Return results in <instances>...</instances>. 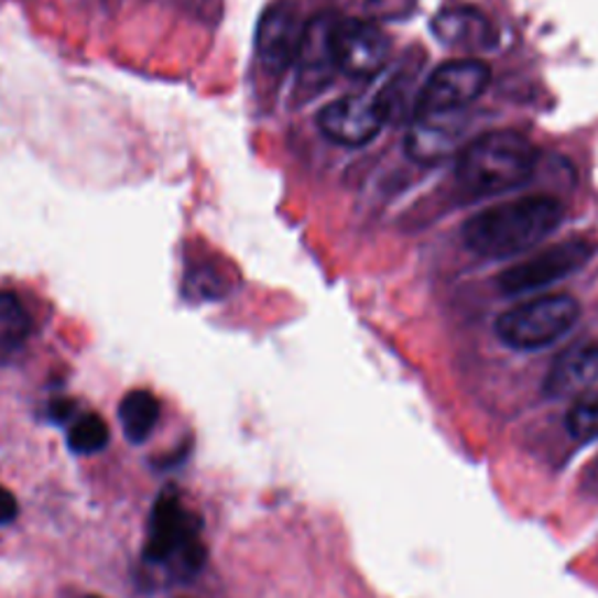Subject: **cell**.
<instances>
[{"label":"cell","instance_id":"cell-1","mask_svg":"<svg viewBox=\"0 0 598 598\" xmlns=\"http://www.w3.org/2000/svg\"><path fill=\"white\" fill-rule=\"evenodd\" d=\"M564 220L554 197H526L496 204L463 225V241L487 260H505L543 243Z\"/></svg>","mask_w":598,"mask_h":598},{"label":"cell","instance_id":"cell-2","mask_svg":"<svg viewBox=\"0 0 598 598\" xmlns=\"http://www.w3.org/2000/svg\"><path fill=\"white\" fill-rule=\"evenodd\" d=\"M537 166L535 145L519 131L496 129L458 154V183L472 195H500L524 185Z\"/></svg>","mask_w":598,"mask_h":598},{"label":"cell","instance_id":"cell-3","mask_svg":"<svg viewBox=\"0 0 598 598\" xmlns=\"http://www.w3.org/2000/svg\"><path fill=\"white\" fill-rule=\"evenodd\" d=\"M580 318L570 295H547L519 304L498 318L496 333L517 351H537L562 339Z\"/></svg>","mask_w":598,"mask_h":598},{"label":"cell","instance_id":"cell-4","mask_svg":"<svg viewBox=\"0 0 598 598\" xmlns=\"http://www.w3.org/2000/svg\"><path fill=\"white\" fill-rule=\"evenodd\" d=\"M491 68L479 59H454L437 66L414 101V118H449L487 91Z\"/></svg>","mask_w":598,"mask_h":598},{"label":"cell","instance_id":"cell-5","mask_svg":"<svg viewBox=\"0 0 598 598\" xmlns=\"http://www.w3.org/2000/svg\"><path fill=\"white\" fill-rule=\"evenodd\" d=\"M594 246L580 239H570L564 243H556L545 248L543 253H537L524 262H519L496 279V285L500 293L505 295H522L537 291V287L552 285L562 279L573 276L575 272L591 260Z\"/></svg>","mask_w":598,"mask_h":598},{"label":"cell","instance_id":"cell-6","mask_svg":"<svg viewBox=\"0 0 598 598\" xmlns=\"http://www.w3.org/2000/svg\"><path fill=\"white\" fill-rule=\"evenodd\" d=\"M335 66L351 77L377 75L391 56V41L368 19H337L333 26Z\"/></svg>","mask_w":598,"mask_h":598},{"label":"cell","instance_id":"cell-7","mask_svg":"<svg viewBox=\"0 0 598 598\" xmlns=\"http://www.w3.org/2000/svg\"><path fill=\"white\" fill-rule=\"evenodd\" d=\"M385 120L389 115L377 96H344L320 110L318 127L330 141L358 148L377 139Z\"/></svg>","mask_w":598,"mask_h":598},{"label":"cell","instance_id":"cell-8","mask_svg":"<svg viewBox=\"0 0 598 598\" xmlns=\"http://www.w3.org/2000/svg\"><path fill=\"white\" fill-rule=\"evenodd\" d=\"M304 31L306 26L302 24L300 12L293 6L276 3L269 8L262 14L255 33L260 64L272 73H283L291 68L300 56Z\"/></svg>","mask_w":598,"mask_h":598},{"label":"cell","instance_id":"cell-9","mask_svg":"<svg viewBox=\"0 0 598 598\" xmlns=\"http://www.w3.org/2000/svg\"><path fill=\"white\" fill-rule=\"evenodd\" d=\"M202 533V519L197 514L187 512L181 505V498L166 491L154 503L150 529H148V545H145V558L150 564H164L171 562L178 550L189 543V540L199 537Z\"/></svg>","mask_w":598,"mask_h":598},{"label":"cell","instance_id":"cell-10","mask_svg":"<svg viewBox=\"0 0 598 598\" xmlns=\"http://www.w3.org/2000/svg\"><path fill=\"white\" fill-rule=\"evenodd\" d=\"M598 381V344H577L558 356L545 377L543 391L550 398L585 393Z\"/></svg>","mask_w":598,"mask_h":598},{"label":"cell","instance_id":"cell-11","mask_svg":"<svg viewBox=\"0 0 598 598\" xmlns=\"http://www.w3.org/2000/svg\"><path fill=\"white\" fill-rule=\"evenodd\" d=\"M433 33L442 45L470 52L491 50L498 41L489 19L470 8H452L435 14Z\"/></svg>","mask_w":598,"mask_h":598},{"label":"cell","instance_id":"cell-12","mask_svg":"<svg viewBox=\"0 0 598 598\" xmlns=\"http://www.w3.org/2000/svg\"><path fill=\"white\" fill-rule=\"evenodd\" d=\"M458 124L447 122V118H414L407 137V152L416 162L435 164L449 157L458 143Z\"/></svg>","mask_w":598,"mask_h":598},{"label":"cell","instance_id":"cell-13","mask_svg":"<svg viewBox=\"0 0 598 598\" xmlns=\"http://www.w3.org/2000/svg\"><path fill=\"white\" fill-rule=\"evenodd\" d=\"M337 19L333 17H316L314 22L306 24L304 41L300 50V73L304 83H318L330 77L337 68L333 56V26Z\"/></svg>","mask_w":598,"mask_h":598},{"label":"cell","instance_id":"cell-14","mask_svg":"<svg viewBox=\"0 0 598 598\" xmlns=\"http://www.w3.org/2000/svg\"><path fill=\"white\" fill-rule=\"evenodd\" d=\"M160 421V400L150 391H131L120 402V423L129 442L141 445Z\"/></svg>","mask_w":598,"mask_h":598},{"label":"cell","instance_id":"cell-15","mask_svg":"<svg viewBox=\"0 0 598 598\" xmlns=\"http://www.w3.org/2000/svg\"><path fill=\"white\" fill-rule=\"evenodd\" d=\"M31 330L24 306L12 293H0V356H12L22 349Z\"/></svg>","mask_w":598,"mask_h":598},{"label":"cell","instance_id":"cell-16","mask_svg":"<svg viewBox=\"0 0 598 598\" xmlns=\"http://www.w3.org/2000/svg\"><path fill=\"white\" fill-rule=\"evenodd\" d=\"M108 439H110L108 423L96 414H87L80 421H75V426L68 431V447L75 454L101 452L106 449Z\"/></svg>","mask_w":598,"mask_h":598},{"label":"cell","instance_id":"cell-17","mask_svg":"<svg viewBox=\"0 0 598 598\" xmlns=\"http://www.w3.org/2000/svg\"><path fill=\"white\" fill-rule=\"evenodd\" d=\"M566 428L570 437L589 442L598 439V391L583 393L566 414Z\"/></svg>","mask_w":598,"mask_h":598},{"label":"cell","instance_id":"cell-18","mask_svg":"<svg viewBox=\"0 0 598 598\" xmlns=\"http://www.w3.org/2000/svg\"><path fill=\"white\" fill-rule=\"evenodd\" d=\"M17 512H19L17 498L8 489L0 487V526H6L10 522H14Z\"/></svg>","mask_w":598,"mask_h":598},{"label":"cell","instance_id":"cell-19","mask_svg":"<svg viewBox=\"0 0 598 598\" xmlns=\"http://www.w3.org/2000/svg\"><path fill=\"white\" fill-rule=\"evenodd\" d=\"M70 414H73V402L70 400H54L50 404V416L56 423H64L66 418H70Z\"/></svg>","mask_w":598,"mask_h":598},{"label":"cell","instance_id":"cell-20","mask_svg":"<svg viewBox=\"0 0 598 598\" xmlns=\"http://www.w3.org/2000/svg\"><path fill=\"white\" fill-rule=\"evenodd\" d=\"M87 598H99V596H87Z\"/></svg>","mask_w":598,"mask_h":598}]
</instances>
